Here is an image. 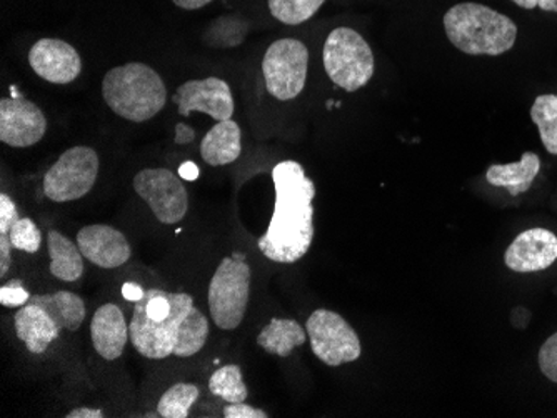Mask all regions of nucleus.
<instances>
[{
  "instance_id": "nucleus-1",
  "label": "nucleus",
  "mask_w": 557,
  "mask_h": 418,
  "mask_svg": "<svg viewBox=\"0 0 557 418\" xmlns=\"http://www.w3.org/2000/svg\"><path fill=\"white\" fill-rule=\"evenodd\" d=\"M275 205L268 232L259 239L261 254L277 264H294L308 254L314 240L315 186L296 161L272 168Z\"/></svg>"
},
{
  "instance_id": "nucleus-2",
  "label": "nucleus",
  "mask_w": 557,
  "mask_h": 418,
  "mask_svg": "<svg viewBox=\"0 0 557 418\" xmlns=\"http://www.w3.org/2000/svg\"><path fill=\"white\" fill-rule=\"evenodd\" d=\"M444 30L456 49L468 55L506 54L518 40V26L508 15L478 2L453 5L444 15Z\"/></svg>"
},
{
  "instance_id": "nucleus-3",
  "label": "nucleus",
  "mask_w": 557,
  "mask_h": 418,
  "mask_svg": "<svg viewBox=\"0 0 557 418\" xmlns=\"http://www.w3.org/2000/svg\"><path fill=\"white\" fill-rule=\"evenodd\" d=\"M102 96L114 114L136 124L154 118L168 102L161 76L140 62L111 68L102 80Z\"/></svg>"
},
{
  "instance_id": "nucleus-4",
  "label": "nucleus",
  "mask_w": 557,
  "mask_h": 418,
  "mask_svg": "<svg viewBox=\"0 0 557 418\" xmlns=\"http://www.w3.org/2000/svg\"><path fill=\"white\" fill-rule=\"evenodd\" d=\"M147 301H149V293L146 290L144 297L134 304L129 326L131 343L143 357L162 360L174 355L181 326L194 307V299L189 293H169L171 314L161 322L152 320L147 315Z\"/></svg>"
},
{
  "instance_id": "nucleus-5",
  "label": "nucleus",
  "mask_w": 557,
  "mask_h": 418,
  "mask_svg": "<svg viewBox=\"0 0 557 418\" xmlns=\"http://www.w3.org/2000/svg\"><path fill=\"white\" fill-rule=\"evenodd\" d=\"M325 74L346 92H356L374 76V54L361 34L337 27L329 34L322 52Z\"/></svg>"
},
{
  "instance_id": "nucleus-6",
  "label": "nucleus",
  "mask_w": 557,
  "mask_h": 418,
  "mask_svg": "<svg viewBox=\"0 0 557 418\" xmlns=\"http://www.w3.org/2000/svg\"><path fill=\"white\" fill-rule=\"evenodd\" d=\"M252 273L246 255L222 258L209 283V311L221 330H236L246 317Z\"/></svg>"
},
{
  "instance_id": "nucleus-7",
  "label": "nucleus",
  "mask_w": 557,
  "mask_h": 418,
  "mask_svg": "<svg viewBox=\"0 0 557 418\" xmlns=\"http://www.w3.org/2000/svg\"><path fill=\"white\" fill-rule=\"evenodd\" d=\"M99 155L90 147H72L44 177V193L58 204L79 201L96 186Z\"/></svg>"
},
{
  "instance_id": "nucleus-8",
  "label": "nucleus",
  "mask_w": 557,
  "mask_h": 418,
  "mask_svg": "<svg viewBox=\"0 0 557 418\" xmlns=\"http://www.w3.org/2000/svg\"><path fill=\"white\" fill-rule=\"evenodd\" d=\"M309 51L297 39L275 40L262 61L265 87L277 101H293L308 80Z\"/></svg>"
},
{
  "instance_id": "nucleus-9",
  "label": "nucleus",
  "mask_w": 557,
  "mask_h": 418,
  "mask_svg": "<svg viewBox=\"0 0 557 418\" xmlns=\"http://www.w3.org/2000/svg\"><path fill=\"white\" fill-rule=\"evenodd\" d=\"M306 332L311 339L312 352L329 367L350 364L362 354L358 332L349 326L343 315L318 308L306 322Z\"/></svg>"
},
{
  "instance_id": "nucleus-10",
  "label": "nucleus",
  "mask_w": 557,
  "mask_h": 418,
  "mask_svg": "<svg viewBox=\"0 0 557 418\" xmlns=\"http://www.w3.org/2000/svg\"><path fill=\"white\" fill-rule=\"evenodd\" d=\"M133 186L159 223L174 226L186 217L189 195L183 180L169 168H144L134 177Z\"/></svg>"
},
{
  "instance_id": "nucleus-11",
  "label": "nucleus",
  "mask_w": 557,
  "mask_h": 418,
  "mask_svg": "<svg viewBox=\"0 0 557 418\" xmlns=\"http://www.w3.org/2000/svg\"><path fill=\"white\" fill-rule=\"evenodd\" d=\"M172 102L180 107L183 117H189L190 112H205L214 121L224 122L233 118L236 111L230 84L218 77L187 80L175 90Z\"/></svg>"
},
{
  "instance_id": "nucleus-12",
  "label": "nucleus",
  "mask_w": 557,
  "mask_h": 418,
  "mask_svg": "<svg viewBox=\"0 0 557 418\" xmlns=\"http://www.w3.org/2000/svg\"><path fill=\"white\" fill-rule=\"evenodd\" d=\"M47 132V118L34 102L24 97L0 101V140L14 149L36 145Z\"/></svg>"
},
{
  "instance_id": "nucleus-13",
  "label": "nucleus",
  "mask_w": 557,
  "mask_h": 418,
  "mask_svg": "<svg viewBox=\"0 0 557 418\" xmlns=\"http://www.w3.org/2000/svg\"><path fill=\"white\" fill-rule=\"evenodd\" d=\"M29 64L40 79L50 84L74 83L83 72L79 52L61 39H40L29 52Z\"/></svg>"
},
{
  "instance_id": "nucleus-14",
  "label": "nucleus",
  "mask_w": 557,
  "mask_h": 418,
  "mask_svg": "<svg viewBox=\"0 0 557 418\" xmlns=\"http://www.w3.org/2000/svg\"><path fill=\"white\" fill-rule=\"evenodd\" d=\"M557 261V236L547 229L519 233L504 254V264L512 273H540Z\"/></svg>"
},
{
  "instance_id": "nucleus-15",
  "label": "nucleus",
  "mask_w": 557,
  "mask_h": 418,
  "mask_svg": "<svg viewBox=\"0 0 557 418\" xmlns=\"http://www.w3.org/2000/svg\"><path fill=\"white\" fill-rule=\"evenodd\" d=\"M77 245L84 258L100 268L121 267L133 254L124 233L106 224L83 227L77 232Z\"/></svg>"
},
{
  "instance_id": "nucleus-16",
  "label": "nucleus",
  "mask_w": 557,
  "mask_h": 418,
  "mask_svg": "<svg viewBox=\"0 0 557 418\" xmlns=\"http://www.w3.org/2000/svg\"><path fill=\"white\" fill-rule=\"evenodd\" d=\"M90 337L94 349L104 360H117L124 354L131 337L129 324L117 305L106 304L97 308L90 322Z\"/></svg>"
},
{
  "instance_id": "nucleus-17",
  "label": "nucleus",
  "mask_w": 557,
  "mask_h": 418,
  "mask_svg": "<svg viewBox=\"0 0 557 418\" xmlns=\"http://www.w3.org/2000/svg\"><path fill=\"white\" fill-rule=\"evenodd\" d=\"M15 333L29 349L30 354L40 355L59 339L61 329L42 307L27 304L18 308L14 317Z\"/></svg>"
},
{
  "instance_id": "nucleus-18",
  "label": "nucleus",
  "mask_w": 557,
  "mask_h": 418,
  "mask_svg": "<svg viewBox=\"0 0 557 418\" xmlns=\"http://www.w3.org/2000/svg\"><path fill=\"white\" fill-rule=\"evenodd\" d=\"M240 139H243V134H240L237 122H234L233 118L218 122L200 142V155L211 167L233 164L243 152Z\"/></svg>"
},
{
  "instance_id": "nucleus-19",
  "label": "nucleus",
  "mask_w": 557,
  "mask_h": 418,
  "mask_svg": "<svg viewBox=\"0 0 557 418\" xmlns=\"http://www.w3.org/2000/svg\"><path fill=\"white\" fill-rule=\"evenodd\" d=\"M541 170V159L534 152H524L521 161L512 164H494L487 168L486 179L491 186L508 190L512 197L528 192Z\"/></svg>"
},
{
  "instance_id": "nucleus-20",
  "label": "nucleus",
  "mask_w": 557,
  "mask_h": 418,
  "mask_svg": "<svg viewBox=\"0 0 557 418\" xmlns=\"http://www.w3.org/2000/svg\"><path fill=\"white\" fill-rule=\"evenodd\" d=\"M47 249L50 255V274L62 282H77L84 274V255L79 245L59 230H49Z\"/></svg>"
},
{
  "instance_id": "nucleus-21",
  "label": "nucleus",
  "mask_w": 557,
  "mask_h": 418,
  "mask_svg": "<svg viewBox=\"0 0 557 418\" xmlns=\"http://www.w3.org/2000/svg\"><path fill=\"white\" fill-rule=\"evenodd\" d=\"M30 304L39 305L52 317L59 329L77 332L86 320V304L77 293L61 290L30 297Z\"/></svg>"
},
{
  "instance_id": "nucleus-22",
  "label": "nucleus",
  "mask_w": 557,
  "mask_h": 418,
  "mask_svg": "<svg viewBox=\"0 0 557 418\" xmlns=\"http://www.w3.org/2000/svg\"><path fill=\"white\" fill-rule=\"evenodd\" d=\"M308 340V332L296 320L289 318H272L269 326L261 330L258 345L262 351L277 357H289L297 347Z\"/></svg>"
},
{
  "instance_id": "nucleus-23",
  "label": "nucleus",
  "mask_w": 557,
  "mask_h": 418,
  "mask_svg": "<svg viewBox=\"0 0 557 418\" xmlns=\"http://www.w3.org/2000/svg\"><path fill=\"white\" fill-rule=\"evenodd\" d=\"M209 337V320L199 308L193 307L184 318L181 326L180 337L175 342V357L187 358L196 355L205 349Z\"/></svg>"
},
{
  "instance_id": "nucleus-24",
  "label": "nucleus",
  "mask_w": 557,
  "mask_h": 418,
  "mask_svg": "<svg viewBox=\"0 0 557 418\" xmlns=\"http://www.w3.org/2000/svg\"><path fill=\"white\" fill-rule=\"evenodd\" d=\"M531 118L540 129L544 149L550 155H557V93L537 97L531 107Z\"/></svg>"
},
{
  "instance_id": "nucleus-25",
  "label": "nucleus",
  "mask_w": 557,
  "mask_h": 418,
  "mask_svg": "<svg viewBox=\"0 0 557 418\" xmlns=\"http://www.w3.org/2000/svg\"><path fill=\"white\" fill-rule=\"evenodd\" d=\"M209 390L212 395L222 398L227 404H239L249 397V392H247L246 383L243 380V370L236 364L218 368L209 379Z\"/></svg>"
},
{
  "instance_id": "nucleus-26",
  "label": "nucleus",
  "mask_w": 557,
  "mask_h": 418,
  "mask_svg": "<svg viewBox=\"0 0 557 418\" xmlns=\"http://www.w3.org/2000/svg\"><path fill=\"white\" fill-rule=\"evenodd\" d=\"M199 395V387L194 383H175L159 401L158 414L164 418H187Z\"/></svg>"
},
{
  "instance_id": "nucleus-27",
  "label": "nucleus",
  "mask_w": 557,
  "mask_h": 418,
  "mask_svg": "<svg viewBox=\"0 0 557 418\" xmlns=\"http://www.w3.org/2000/svg\"><path fill=\"white\" fill-rule=\"evenodd\" d=\"M325 0H269V11L286 26H300L314 17Z\"/></svg>"
},
{
  "instance_id": "nucleus-28",
  "label": "nucleus",
  "mask_w": 557,
  "mask_h": 418,
  "mask_svg": "<svg viewBox=\"0 0 557 418\" xmlns=\"http://www.w3.org/2000/svg\"><path fill=\"white\" fill-rule=\"evenodd\" d=\"M219 29L215 24L209 27V34H212L209 43L214 47H234L243 43L244 37L247 34L246 22L236 17H222L218 18Z\"/></svg>"
},
{
  "instance_id": "nucleus-29",
  "label": "nucleus",
  "mask_w": 557,
  "mask_h": 418,
  "mask_svg": "<svg viewBox=\"0 0 557 418\" xmlns=\"http://www.w3.org/2000/svg\"><path fill=\"white\" fill-rule=\"evenodd\" d=\"M9 239L14 249L27 252V254H37L42 245V236L33 218H18L9 232Z\"/></svg>"
},
{
  "instance_id": "nucleus-30",
  "label": "nucleus",
  "mask_w": 557,
  "mask_h": 418,
  "mask_svg": "<svg viewBox=\"0 0 557 418\" xmlns=\"http://www.w3.org/2000/svg\"><path fill=\"white\" fill-rule=\"evenodd\" d=\"M540 368L546 379L557 383V332L550 335L541 347Z\"/></svg>"
},
{
  "instance_id": "nucleus-31",
  "label": "nucleus",
  "mask_w": 557,
  "mask_h": 418,
  "mask_svg": "<svg viewBox=\"0 0 557 418\" xmlns=\"http://www.w3.org/2000/svg\"><path fill=\"white\" fill-rule=\"evenodd\" d=\"M30 302V293L22 287L21 280H12L0 289V304L4 307H24Z\"/></svg>"
},
{
  "instance_id": "nucleus-32",
  "label": "nucleus",
  "mask_w": 557,
  "mask_h": 418,
  "mask_svg": "<svg viewBox=\"0 0 557 418\" xmlns=\"http://www.w3.org/2000/svg\"><path fill=\"white\" fill-rule=\"evenodd\" d=\"M17 207L8 193L0 195V233L11 232L12 227L18 220Z\"/></svg>"
},
{
  "instance_id": "nucleus-33",
  "label": "nucleus",
  "mask_w": 557,
  "mask_h": 418,
  "mask_svg": "<svg viewBox=\"0 0 557 418\" xmlns=\"http://www.w3.org/2000/svg\"><path fill=\"white\" fill-rule=\"evenodd\" d=\"M225 418H268V411L250 407V405L239 402V404H227L224 407Z\"/></svg>"
},
{
  "instance_id": "nucleus-34",
  "label": "nucleus",
  "mask_w": 557,
  "mask_h": 418,
  "mask_svg": "<svg viewBox=\"0 0 557 418\" xmlns=\"http://www.w3.org/2000/svg\"><path fill=\"white\" fill-rule=\"evenodd\" d=\"M12 245L8 233H0V277L4 279L8 276L9 268L12 265Z\"/></svg>"
},
{
  "instance_id": "nucleus-35",
  "label": "nucleus",
  "mask_w": 557,
  "mask_h": 418,
  "mask_svg": "<svg viewBox=\"0 0 557 418\" xmlns=\"http://www.w3.org/2000/svg\"><path fill=\"white\" fill-rule=\"evenodd\" d=\"M518 8L525 9V11H534L541 9L544 12H556L557 14V0H512Z\"/></svg>"
},
{
  "instance_id": "nucleus-36",
  "label": "nucleus",
  "mask_w": 557,
  "mask_h": 418,
  "mask_svg": "<svg viewBox=\"0 0 557 418\" xmlns=\"http://www.w3.org/2000/svg\"><path fill=\"white\" fill-rule=\"evenodd\" d=\"M144 293L146 292L137 283L127 282L122 287V295H124L125 301L134 302V304L144 297Z\"/></svg>"
},
{
  "instance_id": "nucleus-37",
  "label": "nucleus",
  "mask_w": 557,
  "mask_h": 418,
  "mask_svg": "<svg viewBox=\"0 0 557 418\" xmlns=\"http://www.w3.org/2000/svg\"><path fill=\"white\" fill-rule=\"evenodd\" d=\"M65 418H104V411L99 410V408L81 407L69 411Z\"/></svg>"
},
{
  "instance_id": "nucleus-38",
  "label": "nucleus",
  "mask_w": 557,
  "mask_h": 418,
  "mask_svg": "<svg viewBox=\"0 0 557 418\" xmlns=\"http://www.w3.org/2000/svg\"><path fill=\"white\" fill-rule=\"evenodd\" d=\"M194 136H196V132L186 124H180V126L175 127V143H190L194 140Z\"/></svg>"
},
{
  "instance_id": "nucleus-39",
  "label": "nucleus",
  "mask_w": 557,
  "mask_h": 418,
  "mask_svg": "<svg viewBox=\"0 0 557 418\" xmlns=\"http://www.w3.org/2000/svg\"><path fill=\"white\" fill-rule=\"evenodd\" d=\"M177 8L184 11H197V9L206 8L211 4L212 0H172Z\"/></svg>"
},
{
  "instance_id": "nucleus-40",
  "label": "nucleus",
  "mask_w": 557,
  "mask_h": 418,
  "mask_svg": "<svg viewBox=\"0 0 557 418\" xmlns=\"http://www.w3.org/2000/svg\"><path fill=\"white\" fill-rule=\"evenodd\" d=\"M180 176L183 177L184 180H196L199 177V167H197L194 162H184L180 167Z\"/></svg>"
}]
</instances>
